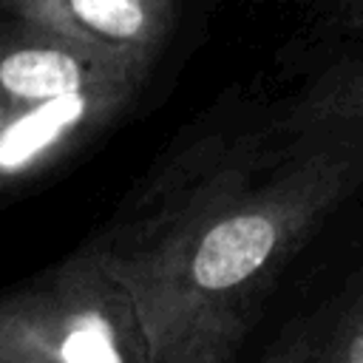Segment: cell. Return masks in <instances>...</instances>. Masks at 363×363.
Instances as JSON below:
<instances>
[{
    "mask_svg": "<svg viewBox=\"0 0 363 363\" xmlns=\"http://www.w3.org/2000/svg\"><path fill=\"white\" fill-rule=\"evenodd\" d=\"M99 278L88 267H71L3 295L0 363H125Z\"/></svg>",
    "mask_w": 363,
    "mask_h": 363,
    "instance_id": "1",
    "label": "cell"
},
{
    "mask_svg": "<svg viewBox=\"0 0 363 363\" xmlns=\"http://www.w3.org/2000/svg\"><path fill=\"white\" fill-rule=\"evenodd\" d=\"M278 241L275 221L261 213H241L218 221L193 255V278L204 289H230L255 275Z\"/></svg>",
    "mask_w": 363,
    "mask_h": 363,
    "instance_id": "3",
    "label": "cell"
},
{
    "mask_svg": "<svg viewBox=\"0 0 363 363\" xmlns=\"http://www.w3.org/2000/svg\"><path fill=\"white\" fill-rule=\"evenodd\" d=\"M0 6L122 62L159 34V0H0Z\"/></svg>",
    "mask_w": 363,
    "mask_h": 363,
    "instance_id": "2",
    "label": "cell"
}]
</instances>
